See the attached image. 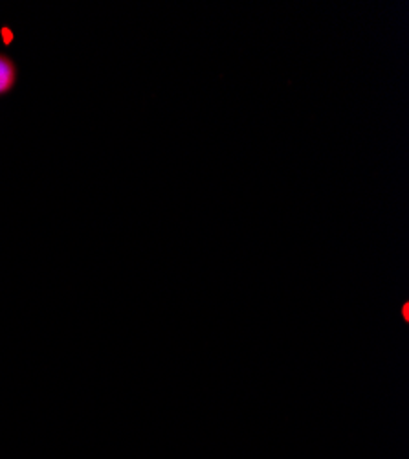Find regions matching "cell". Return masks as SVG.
Instances as JSON below:
<instances>
[{"instance_id": "1", "label": "cell", "mask_w": 409, "mask_h": 459, "mask_svg": "<svg viewBox=\"0 0 409 459\" xmlns=\"http://www.w3.org/2000/svg\"><path fill=\"white\" fill-rule=\"evenodd\" d=\"M17 66L12 57L6 54H0V96H4L13 91L17 83Z\"/></svg>"}, {"instance_id": "2", "label": "cell", "mask_w": 409, "mask_h": 459, "mask_svg": "<svg viewBox=\"0 0 409 459\" xmlns=\"http://www.w3.org/2000/svg\"><path fill=\"white\" fill-rule=\"evenodd\" d=\"M402 315H404V320L407 322V320H409V316H407V303L404 305V309H402Z\"/></svg>"}]
</instances>
